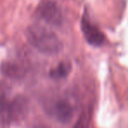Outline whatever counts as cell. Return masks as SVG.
<instances>
[{
	"label": "cell",
	"mask_w": 128,
	"mask_h": 128,
	"mask_svg": "<svg viewBox=\"0 0 128 128\" xmlns=\"http://www.w3.org/2000/svg\"><path fill=\"white\" fill-rule=\"evenodd\" d=\"M70 70H71V64L70 62H62L50 71V76L56 80L63 79L70 74Z\"/></svg>",
	"instance_id": "7"
},
{
	"label": "cell",
	"mask_w": 128,
	"mask_h": 128,
	"mask_svg": "<svg viewBox=\"0 0 128 128\" xmlns=\"http://www.w3.org/2000/svg\"><path fill=\"white\" fill-rule=\"evenodd\" d=\"M14 120L13 101H11L4 90L0 89V126Z\"/></svg>",
	"instance_id": "5"
},
{
	"label": "cell",
	"mask_w": 128,
	"mask_h": 128,
	"mask_svg": "<svg viewBox=\"0 0 128 128\" xmlns=\"http://www.w3.org/2000/svg\"><path fill=\"white\" fill-rule=\"evenodd\" d=\"M39 17L53 26H60L63 22L62 13L59 6L53 1H45L38 8Z\"/></svg>",
	"instance_id": "3"
},
{
	"label": "cell",
	"mask_w": 128,
	"mask_h": 128,
	"mask_svg": "<svg viewBox=\"0 0 128 128\" xmlns=\"http://www.w3.org/2000/svg\"><path fill=\"white\" fill-rule=\"evenodd\" d=\"M26 39L32 46L45 54H56L62 49L60 38L50 29L40 25H34L26 31Z\"/></svg>",
	"instance_id": "1"
},
{
	"label": "cell",
	"mask_w": 128,
	"mask_h": 128,
	"mask_svg": "<svg viewBox=\"0 0 128 128\" xmlns=\"http://www.w3.org/2000/svg\"><path fill=\"white\" fill-rule=\"evenodd\" d=\"M82 32L87 42L92 46H99L104 43L105 37L98 26L92 24L84 15L82 20Z\"/></svg>",
	"instance_id": "4"
},
{
	"label": "cell",
	"mask_w": 128,
	"mask_h": 128,
	"mask_svg": "<svg viewBox=\"0 0 128 128\" xmlns=\"http://www.w3.org/2000/svg\"><path fill=\"white\" fill-rule=\"evenodd\" d=\"M46 110L51 117L62 124H68L76 112L73 102L67 96H58L51 99L46 105Z\"/></svg>",
	"instance_id": "2"
},
{
	"label": "cell",
	"mask_w": 128,
	"mask_h": 128,
	"mask_svg": "<svg viewBox=\"0 0 128 128\" xmlns=\"http://www.w3.org/2000/svg\"><path fill=\"white\" fill-rule=\"evenodd\" d=\"M3 71L11 77H20L25 72L23 64L18 62H7L3 66Z\"/></svg>",
	"instance_id": "6"
},
{
	"label": "cell",
	"mask_w": 128,
	"mask_h": 128,
	"mask_svg": "<svg viewBox=\"0 0 128 128\" xmlns=\"http://www.w3.org/2000/svg\"><path fill=\"white\" fill-rule=\"evenodd\" d=\"M90 117V113H88L87 112L84 110L80 115L79 118L77 119V121L76 122V124H74L72 128H89Z\"/></svg>",
	"instance_id": "8"
}]
</instances>
